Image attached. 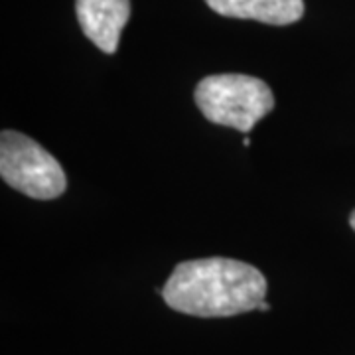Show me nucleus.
Wrapping results in <instances>:
<instances>
[{"label":"nucleus","mask_w":355,"mask_h":355,"mask_svg":"<svg viewBox=\"0 0 355 355\" xmlns=\"http://www.w3.org/2000/svg\"><path fill=\"white\" fill-rule=\"evenodd\" d=\"M265 296L266 280L259 268L221 257L180 263L162 288V298L172 310L200 318L251 312Z\"/></svg>","instance_id":"f257e3e1"},{"label":"nucleus","mask_w":355,"mask_h":355,"mask_svg":"<svg viewBox=\"0 0 355 355\" xmlns=\"http://www.w3.org/2000/svg\"><path fill=\"white\" fill-rule=\"evenodd\" d=\"M196 103L207 121L249 132L272 111L275 95L259 77L221 73L203 77L198 83Z\"/></svg>","instance_id":"f03ea898"},{"label":"nucleus","mask_w":355,"mask_h":355,"mask_svg":"<svg viewBox=\"0 0 355 355\" xmlns=\"http://www.w3.org/2000/svg\"><path fill=\"white\" fill-rule=\"evenodd\" d=\"M0 176L34 200L60 198L67 188L60 162L36 140L14 130H4L0 137Z\"/></svg>","instance_id":"7ed1b4c3"},{"label":"nucleus","mask_w":355,"mask_h":355,"mask_svg":"<svg viewBox=\"0 0 355 355\" xmlns=\"http://www.w3.org/2000/svg\"><path fill=\"white\" fill-rule=\"evenodd\" d=\"M76 12L83 34L101 51L114 53L130 16V0H76Z\"/></svg>","instance_id":"20e7f679"},{"label":"nucleus","mask_w":355,"mask_h":355,"mask_svg":"<svg viewBox=\"0 0 355 355\" xmlns=\"http://www.w3.org/2000/svg\"><path fill=\"white\" fill-rule=\"evenodd\" d=\"M214 12L263 24H294L304 14V0H205Z\"/></svg>","instance_id":"39448f33"},{"label":"nucleus","mask_w":355,"mask_h":355,"mask_svg":"<svg viewBox=\"0 0 355 355\" xmlns=\"http://www.w3.org/2000/svg\"><path fill=\"white\" fill-rule=\"evenodd\" d=\"M268 308H270V306H268V302H265V300H263V302H261V306H259V310H263V312H266Z\"/></svg>","instance_id":"423d86ee"},{"label":"nucleus","mask_w":355,"mask_h":355,"mask_svg":"<svg viewBox=\"0 0 355 355\" xmlns=\"http://www.w3.org/2000/svg\"><path fill=\"white\" fill-rule=\"evenodd\" d=\"M349 225H352V229L355 231V211L352 214V217H349Z\"/></svg>","instance_id":"0eeeda50"},{"label":"nucleus","mask_w":355,"mask_h":355,"mask_svg":"<svg viewBox=\"0 0 355 355\" xmlns=\"http://www.w3.org/2000/svg\"><path fill=\"white\" fill-rule=\"evenodd\" d=\"M243 144H245V146H249V144H251V140H249V137H245V139H243Z\"/></svg>","instance_id":"6e6552de"}]
</instances>
